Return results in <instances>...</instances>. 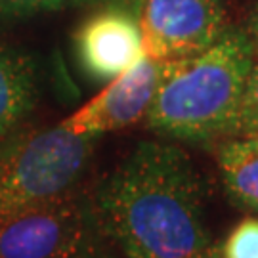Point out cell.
<instances>
[{
  "label": "cell",
  "instance_id": "cell-1",
  "mask_svg": "<svg viewBox=\"0 0 258 258\" xmlns=\"http://www.w3.org/2000/svg\"><path fill=\"white\" fill-rule=\"evenodd\" d=\"M96 209L128 258H194L209 247L201 178L172 146L140 144L102 185Z\"/></svg>",
  "mask_w": 258,
  "mask_h": 258
},
{
  "label": "cell",
  "instance_id": "cell-2",
  "mask_svg": "<svg viewBox=\"0 0 258 258\" xmlns=\"http://www.w3.org/2000/svg\"><path fill=\"white\" fill-rule=\"evenodd\" d=\"M256 61L247 31L226 29L203 54L178 59L146 113V126L178 140L233 134Z\"/></svg>",
  "mask_w": 258,
  "mask_h": 258
},
{
  "label": "cell",
  "instance_id": "cell-3",
  "mask_svg": "<svg viewBox=\"0 0 258 258\" xmlns=\"http://www.w3.org/2000/svg\"><path fill=\"white\" fill-rule=\"evenodd\" d=\"M98 134L57 124L27 130L0 144V222L75 195L86 174Z\"/></svg>",
  "mask_w": 258,
  "mask_h": 258
},
{
  "label": "cell",
  "instance_id": "cell-4",
  "mask_svg": "<svg viewBox=\"0 0 258 258\" xmlns=\"http://www.w3.org/2000/svg\"><path fill=\"white\" fill-rule=\"evenodd\" d=\"M100 231L96 205L75 194L0 222V258H92Z\"/></svg>",
  "mask_w": 258,
  "mask_h": 258
},
{
  "label": "cell",
  "instance_id": "cell-5",
  "mask_svg": "<svg viewBox=\"0 0 258 258\" xmlns=\"http://www.w3.org/2000/svg\"><path fill=\"white\" fill-rule=\"evenodd\" d=\"M138 19L146 55L168 61L203 54L228 29L222 0H146Z\"/></svg>",
  "mask_w": 258,
  "mask_h": 258
},
{
  "label": "cell",
  "instance_id": "cell-6",
  "mask_svg": "<svg viewBox=\"0 0 258 258\" xmlns=\"http://www.w3.org/2000/svg\"><path fill=\"white\" fill-rule=\"evenodd\" d=\"M176 61L178 59L168 61L144 55L61 124L77 134H102L138 122L146 117Z\"/></svg>",
  "mask_w": 258,
  "mask_h": 258
},
{
  "label": "cell",
  "instance_id": "cell-7",
  "mask_svg": "<svg viewBox=\"0 0 258 258\" xmlns=\"http://www.w3.org/2000/svg\"><path fill=\"white\" fill-rule=\"evenodd\" d=\"M75 42L84 71L102 81H113L146 55L138 16L122 10H98L77 31Z\"/></svg>",
  "mask_w": 258,
  "mask_h": 258
},
{
  "label": "cell",
  "instance_id": "cell-8",
  "mask_svg": "<svg viewBox=\"0 0 258 258\" xmlns=\"http://www.w3.org/2000/svg\"><path fill=\"white\" fill-rule=\"evenodd\" d=\"M37 102V75L27 55L0 42V136L14 130Z\"/></svg>",
  "mask_w": 258,
  "mask_h": 258
},
{
  "label": "cell",
  "instance_id": "cell-9",
  "mask_svg": "<svg viewBox=\"0 0 258 258\" xmlns=\"http://www.w3.org/2000/svg\"><path fill=\"white\" fill-rule=\"evenodd\" d=\"M218 168L231 201L258 211V140L226 142L218 149Z\"/></svg>",
  "mask_w": 258,
  "mask_h": 258
},
{
  "label": "cell",
  "instance_id": "cell-10",
  "mask_svg": "<svg viewBox=\"0 0 258 258\" xmlns=\"http://www.w3.org/2000/svg\"><path fill=\"white\" fill-rule=\"evenodd\" d=\"M224 258H258V218L239 222L220 247Z\"/></svg>",
  "mask_w": 258,
  "mask_h": 258
},
{
  "label": "cell",
  "instance_id": "cell-11",
  "mask_svg": "<svg viewBox=\"0 0 258 258\" xmlns=\"http://www.w3.org/2000/svg\"><path fill=\"white\" fill-rule=\"evenodd\" d=\"M233 134H239L243 138L258 140V59L250 69Z\"/></svg>",
  "mask_w": 258,
  "mask_h": 258
},
{
  "label": "cell",
  "instance_id": "cell-12",
  "mask_svg": "<svg viewBox=\"0 0 258 258\" xmlns=\"http://www.w3.org/2000/svg\"><path fill=\"white\" fill-rule=\"evenodd\" d=\"M65 0H0V18H29L63 6Z\"/></svg>",
  "mask_w": 258,
  "mask_h": 258
},
{
  "label": "cell",
  "instance_id": "cell-13",
  "mask_svg": "<svg viewBox=\"0 0 258 258\" xmlns=\"http://www.w3.org/2000/svg\"><path fill=\"white\" fill-rule=\"evenodd\" d=\"M79 6H92V8L103 10V8H113V10H122L134 16H140L142 6L146 0H73Z\"/></svg>",
  "mask_w": 258,
  "mask_h": 258
},
{
  "label": "cell",
  "instance_id": "cell-14",
  "mask_svg": "<svg viewBox=\"0 0 258 258\" xmlns=\"http://www.w3.org/2000/svg\"><path fill=\"white\" fill-rule=\"evenodd\" d=\"M247 35L250 38V44H252V50H254V57L258 59V4L256 8L252 10L249 19V27H247Z\"/></svg>",
  "mask_w": 258,
  "mask_h": 258
},
{
  "label": "cell",
  "instance_id": "cell-15",
  "mask_svg": "<svg viewBox=\"0 0 258 258\" xmlns=\"http://www.w3.org/2000/svg\"><path fill=\"white\" fill-rule=\"evenodd\" d=\"M194 258H224V256H222L220 247H207L199 254H195Z\"/></svg>",
  "mask_w": 258,
  "mask_h": 258
}]
</instances>
